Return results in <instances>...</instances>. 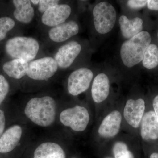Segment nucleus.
I'll use <instances>...</instances> for the list:
<instances>
[{
  "label": "nucleus",
  "mask_w": 158,
  "mask_h": 158,
  "mask_svg": "<svg viewBox=\"0 0 158 158\" xmlns=\"http://www.w3.org/2000/svg\"><path fill=\"white\" fill-rule=\"evenodd\" d=\"M60 105L52 94L34 95L27 100L21 108L22 113L28 121L37 127L48 128L57 121Z\"/></svg>",
  "instance_id": "1"
},
{
  "label": "nucleus",
  "mask_w": 158,
  "mask_h": 158,
  "mask_svg": "<svg viewBox=\"0 0 158 158\" xmlns=\"http://www.w3.org/2000/svg\"><path fill=\"white\" fill-rule=\"evenodd\" d=\"M28 141V130L19 118L11 122L0 138V157L13 158Z\"/></svg>",
  "instance_id": "2"
},
{
  "label": "nucleus",
  "mask_w": 158,
  "mask_h": 158,
  "mask_svg": "<svg viewBox=\"0 0 158 158\" xmlns=\"http://www.w3.org/2000/svg\"><path fill=\"white\" fill-rule=\"evenodd\" d=\"M151 37L147 31L139 34L125 41L121 47L120 54L123 64L131 68L142 61L145 51L150 44Z\"/></svg>",
  "instance_id": "3"
},
{
  "label": "nucleus",
  "mask_w": 158,
  "mask_h": 158,
  "mask_svg": "<svg viewBox=\"0 0 158 158\" xmlns=\"http://www.w3.org/2000/svg\"><path fill=\"white\" fill-rule=\"evenodd\" d=\"M40 44L32 37L17 36L9 39L5 44L6 53L12 59L30 62L34 60L40 50Z\"/></svg>",
  "instance_id": "4"
},
{
  "label": "nucleus",
  "mask_w": 158,
  "mask_h": 158,
  "mask_svg": "<svg viewBox=\"0 0 158 158\" xmlns=\"http://www.w3.org/2000/svg\"><path fill=\"white\" fill-rule=\"evenodd\" d=\"M90 116L88 109L80 105L59 110L57 121L76 132L84 131L88 127Z\"/></svg>",
  "instance_id": "5"
},
{
  "label": "nucleus",
  "mask_w": 158,
  "mask_h": 158,
  "mask_svg": "<svg viewBox=\"0 0 158 158\" xmlns=\"http://www.w3.org/2000/svg\"><path fill=\"white\" fill-rule=\"evenodd\" d=\"M59 69L54 57L45 56L35 59L29 62L28 69L25 78L35 83H45L55 76Z\"/></svg>",
  "instance_id": "6"
},
{
  "label": "nucleus",
  "mask_w": 158,
  "mask_h": 158,
  "mask_svg": "<svg viewBox=\"0 0 158 158\" xmlns=\"http://www.w3.org/2000/svg\"><path fill=\"white\" fill-rule=\"evenodd\" d=\"M93 21L95 30L100 34L109 33L113 29L116 19V9L107 2L97 4L93 10Z\"/></svg>",
  "instance_id": "7"
},
{
  "label": "nucleus",
  "mask_w": 158,
  "mask_h": 158,
  "mask_svg": "<svg viewBox=\"0 0 158 158\" xmlns=\"http://www.w3.org/2000/svg\"><path fill=\"white\" fill-rule=\"evenodd\" d=\"M92 71L83 67L72 72L67 80V90L72 96H77L84 93L90 87L93 78Z\"/></svg>",
  "instance_id": "8"
},
{
  "label": "nucleus",
  "mask_w": 158,
  "mask_h": 158,
  "mask_svg": "<svg viewBox=\"0 0 158 158\" xmlns=\"http://www.w3.org/2000/svg\"><path fill=\"white\" fill-rule=\"evenodd\" d=\"M33 158H66V153L60 140L47 138L36 143Z\"/></svg>",
  "instance_id": "9"
},
{
  "label": "nucleus",
  "mask_w": 158,
  "mask_h": 158,
  "mask_svg": "<svg viewBox=\"0 0 158 158\" xmlns=\"http://www.w3.org/2000/svg\"><path fill=\"white\" fill-rule=\"evenodd\" d=\"M81 45L77 41H71L60 46L56 52L54 59L59 69L70 67L81 52Z\"/></svg>",
  "instance_id": "10"
},
{
  "label": "nucleus",
  "mask_w": 158,
  "mask_h": 158,
  "mask_svg": "<svg viewBox=\"0 0 158 158\" xmlns=\"http://www.w3.org/2000/svg\"><path fill=\"white\" fill-rule=\"evenodd\" d=\"M71 11V8L69 5L59 3L42 15L41 23L47 27H53L66 22Z\"/></svg>",
  "instance_id": "11"
},
{
  "label": "nucleus",
  "mask_w": 158,
  "mask_h": 158,
  "mask_svg": "<svg viewBox=\"0 0 158 158\" xmlns=\"http://www.w3.org/2000/svg\"><path fill=\"white\" fill-rule=\"evenodd\" d=\"M145 108V102L143 99H129L124 107L125 119L131 126L138 128L144 116Z\"/></svg>",
  "instance_id": "12"
},
{
  "label": "nucleus",
  "mask_w": 158,
  "mask_h": 158,
  "mask_svg": "<svg viewBox=\"0 0 158 158\" xmlns=\"http://www.w3.org/2000/svg\"><path fill=\"white\" fill-rule=\"evenodd\" d=\"M79 31L77 23L70 20L51 28L48 32V37L52 42L61 43L76 35Z\"/></svg>",
  "instance_id": "13"
},
{
  "label": "nucleus",
  "mask_w": 158,
  "mask_h": 158,
  "mask_svg": "<svg viewBox=\"0 0 158 158\" xmlns=\"http://www.w3.org/2000/svg\"><path fill=\"white\" fill-rule=\"evenodd\" d=\"M122 121V115L117 110L111 112L102 121L99 127L98 133L101 137L111 138L118 134Z\"/></svg>",
  "instance_id": "14"
},
{
  "label": "nucleus",
  "mask_w": 158,
  "mask_h": 158,
  "mask_svg": "<svg viewBox=\"0 0 158 158\" xmlns=\"http://www.w3.org/2000/svg\"><path fill=\"white\" fill-rule=\"evenodd\" d=\"M141 134L144 141L158 139V122L154 111H149L144 114L141 121Z\"/></svg>",
  "instance_id": "15"
},
{
  "label": "nucleus",
  "mask_w": 158,
  "mask_h": 158,
  "mask_svg": "<svg viewBox=\"0 0 158 158\" xmlns=\"http://www.w3.org/2000/svg\"><path fill=\"white\" fill-rule=\"evenodd\" d=\"M110 91V81L105 73H101L94 79L91 88V95L94 101L100 103L106 99Z\"/></svg>",
  "instance_id": "16"
},
{
  "label": "nucleus",
  "mask_w": 158,
  "mask_h": 158,
  "mask_svg": "<svg viewBox=\"0 0 158 158\" xmlns=\"http://www.w3.org/2000/svg\"><path fill=\"white\" fill-rule=\"evenodd\" d=\"M13 15L18 21L25 24L30 23L35 16V11L30 0H13Z\"/></svg>",
  "instance_id": "17"
},
{
  "label": "nucleus",
  "mask_w": 158,
  "mask_h": 158,
  "mask_svg": "<svg viewBox=\"0 0 158 158\" xmlns=\"http://www.w3.org/2000/svg\"><path fill=\"white\" fill-rule=\"evenodd\" d=\"M29 62L22 59H12L3 64V71L9 77L15 80L24 79L28 69Z\"/></svg>",
  "instance_id": "18"
},
{
  "label": "nucleus",
  "mask_w": 158,
  "mask_h": 158,
  "mask_svg": "<svg viewBox=\"0 0 158 158\" xmlns=\"http://www.w3.org/2000/svg\"><path fill=\"white\" fill-rule=\"evenodd\" d=\"M119 23L123 36L130 39L142 31L143 21L141 18L135 17L129 19L125 15L119 18Z\"/></svg>",
  "instance_id": "19"
},
{
  "label": "nucleus",
  "mask_w": 158,
  "mask_h": 158,
  "mask_svg": "<svg viewBox=\"0 0 158 158\" xmlns=\"http://www.w3.org/2000/svg\"><path fill=\"white\" fill-rule=\"evenodd\" d=\"M142 63L148 69H152L158 65V48L154 44H150L148 47L144 54Z\"/></svg>",
  "instance_id": "20"
},
{
  "label": "nucleus",
  "mask_w": 158,
  "mask_h": 158,
  "mask_svg": "<svg viewBox=\"0 0 158 158\" xmlns=\"http://www.w3.org/2000/svg\"><path fill=\"white\" fill-rule=\"evenodd\" d=\"M15 118L13 108L5 106V103L0 106V138L9 125Z\"/></svg>",
  "instance_id": "21"
},
{
  "label": "nucleus",
  "mask_w": 158,
  "mask_h": 158,
  "mask_svg": "<svg viewBox=\"0 0 158 158\" xmlns=\"http://www.w3.org/2000/svg\"><path fill=\"white\" fill-rule=\"evenodd\" d=\"M112 152L114 158H135L134 154L123 142L115 143L113 145Z\"/></svg>",
  "instance_id": "22"
},
{
  "label": "nucleus",
  "mask_w": 158,
  "mask_h": 158,
  "mask_svg": "<svg viewBox=\"0 0 158 158\" xmlns=\"http://www.w3.org/2000/svg\"><path fill=\"white\" fill-rule=\"evenodd\" d=\"M15 22L11 18L8 16L0 17V41L6 38L7 34L14 28Z\"/></svg>",
  "instance_id": "23"
},
{
  "label": "nucleus",
  "mask_w": 158,
  "mask_h": 158,
  "mask_svg": "<svg viewBox=\"0 0 158 158\" xmlns=\"http://www.w3.org/2000/svg\"><path fill=\"white\" fill-rule=\"evenodd\" d=\"M10 90V85L6 77L0 74V106L5 103Z\"/></svg>",
  "instance_id": "24"
},
{
  "label": "nucleus",
  "mask_w": 158,
  "mask_h": 158,
  "mask_svg": "<svg viewBox=\"0 0 158 158\" xmlns=\"http://www.w3.org/2000/svg\"><path fill=\"white\" fill-rule=\"evenodd\" d=\"M60 3L59 0H40L38 6V11L43 14L54 6Z\"/></svg>",
  "instance_id": "25"
},
{
  "label": "nucleus",
  "mask_w": 158,
  "mask_h": 158,
  "mask_svg": "<svg viewBox=\"0 0 158 158\" xmlns=\"http://www.w3.org/2000/svg\"><path fill=\"white\" fill-rule=\"evenodd\" d=\"M127 6L132 9H137L143 8L147 5L145 0H130L127 1Z\"/></svg>",
  "instance_id": "26"
},
{
  "label": "nucleus",
  "mask_w": 158,
  "mask_h": 158,
  "mask_svg": "<svg viewBox=\"0 0 158 158\" xmlns=\"http://www.w3.org/2000/svg\"><path fill=\"white\" fill-rule=\"evenodd\" d=\"M147 6L150 10L158 11V0H148Z\"/></svg>",
  "instance_id": "27"
},
{
  "label": "nucleus",
  "mask_w": 158,
  "mask_h": 158,
  "mask_svg": "<svg viewBox=\"0 0 158 158\" xmlns=\"http://www.w3.org/2000/svg\"><path fill=\"white\" fill-rule=\"evenodd\" d=\"M153 107L154 110V113L155 114L157 120L158 122V95L155 97L153 102Z\"/></svg>",
  "instance_id": "28"
},
{
  "label": "nucleus",
  "mask_w": 158,
  "mask_h": 158,
  "mask_svg": "<svg viewBox=\"0 0 158 158\" xmlns=\"http://www.w3.org/2000/svg\"><path fill=\"white\" fill-rule=\"evenodd\" d=\"M149 158H158V153H152L150 156Z\"/></svg>",
  "instance_id": "29"
},
{
  "label": "nucleus",
  "mask_w": 158,
  "mask_h": 158,
  "mask_svg": "<svg viewBox=\"0 0 158 158\" xmlns=\"http://www.w3.org/2000/svg\"><path fill=\"white\" fill-rule=\"evenodd\" d=\"M40 0H31V2L32 5L34 6H38Z\"/></svg>",
  "instance_id": "30"
},
{
  "label": "nucleus",
  "mask_w": 158,
  "mask_h": 158,
  "mask_svg": "<svg viewBox=\"0 0 158 158\" xmlns=\"http://www.w3.org/2000/svg\"><path fill=\"white\" fill-rule=\"evenodd\" d=\"M103 158H114V157L113 158L111 156H106L105 157H104Z\"/></svg>",
  "instance_id": "31"
},
{
  "label": "nucleus",
  "mask_w": 158,
  "mask_h": 158,
  "mask_svg": "<svg viewBox=\"0 0 158 158\" xmlns=\"http://www.w3.org/2000/svg\"><path fill=\"white\" fill-rule=\"evenodd\" d=\"M71 158H78L76 157H72Z\"/></svg>",
  "instance_id": "32"
},
{
  "label": "nucleus",
  "mask_w": 158,
  "mask_h": 158,
  "mask_svg": "<svg viewBox=\"0 0 158 158\" xmlns=\"http://www.w3.org/2000/svg\"></svg>",
  "instance_id": "33"
},
{
  "label": "nucleus",
  "mask_w": 158,
  "mask_h": 158,
  "mask_svg": "<svg viewBox=\"0 0 158 158\" xmlns=\"http://www.w3.org/2000/svg\"><path fill=\"white\" fill-rule=\"evenodd\" d=\"M0 158H1V157H0Z\"/></svg>",
  "instance_id": "34"
}]
</instances>
